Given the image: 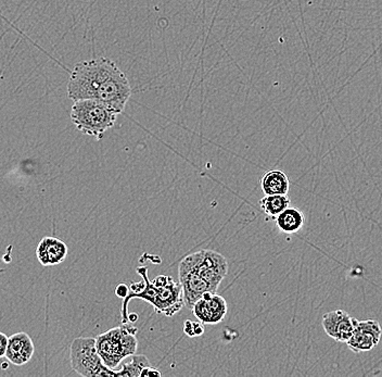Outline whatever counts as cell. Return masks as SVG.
Returning <instances> with one entry per match:
<instances>
[{"label":"cell","instance_id":"9","mask_svg":"<svg viewBox=\"0 0 382 377\" xmlns=\"http://www.w3.org/2000/svg\"><path fill=\"white\" fill-rule=\"evenodd\" d=\"M191 311L203 324H217L226 317L228 307L221 296L217 293H205L193 305Z\"/></svg>","mask_w":382,"mask_h":377},{"label":"cell","instance_id":"7","mask_svg":"<svg viewBox=\"0 0 382 377\" xmlns=\"http://www.w3.org/2000/svg\"><path fill=\"white\" fill-rule=\"evenodd\" d=\"M178 279L183 289L184 303L189 310L205 293H212L207 282L196 271L188 256L178 265Z\"/></svg>","mask_w":382,"mask_h":377},{"label":"cell","instance_id":"12","mask_svg":"<svg viewBox=\"0 0 382 377\" xmlns=\"http://www.w3.org/2000/svg\"><path fill=\"white\" fill-rule=\"evenodd\" d=\"M67 244L57 237H43L36 248V257L43 267L58 265L67 257Z\"/></svg>","mask_w":382,"mask_h":377},{"label":"cell","instance_id":"16","mask_svg":"<svg viewBox=\"0 0 382 377\" xmlns=\"http://www.w3.org/2000/svg\"><path fill=\"white\" fill-rule=\"evenodd\" d=\"M150 366L149 360L146 356H135L132 355V360L122 365L120 370L116 371V377H138L142 376V372L144 369Z\"/></svg>","mask_w":382,"mask_h":377},{"label":"cell","instance_id":"18","mask_svg":"<svg viewBox=\"0 0 382 377\" xmlns=\"http://www.w3.org/2000/svg\"><path fill=\"white\" fill-rule=\"evenodd\" d=\"M128 293H130V289L125 284H118V286H116V295L118 296V298H126Z\"/></svg>","mask_w":382,"mask_h":377},{"label":"cell","instance_id":"20","mask_svg":"<svg viewBox=\"0 0 382 377\" xmlns=\"http://www.w3.org/2000/svg\"><path fill=\"white\" fill-rule=\"evenodd\" d=\"M152 375H154V376H161V373H160L159 370L151 368V365L144 369L142 372V376H152Z\"/></svg>","mask_w":382,"mask_h":377},{"label":"cell","instance_id":"4","mask_svg":"<svg viewBox=\"0 0 382 377\" xmlns=\"http://www.w3.org/2000/svg\"><path fill=\"white\" fill-rule=\"evenodd\" d=\"M137 333V327H135L132 323L126 322L95 338L99 356L109 369L116 370L124 359L136 353Z\"/></svg>","mask_w":382,"mask_h":377},{"label":"cell","instance_id":"17","mask_svg":"<svg viewBox=\"0 0 382 377\" xmlns=\"http://www.w3.org/2000/svg\"><path fill=\"white\" fill-rule=\"evenodd\" d=\"M184 333L187 335L188 337H199L203 335L205 333V324L202 322H193L187 319L184 323Z\"/></svg>","mask_w":382,"mask_h":377},{"label":"cell","instance_id":"11","mask_svg":"<svg viewBox=\"0 0 382 377\" xmlns=\"http://www.w3.org/2000/svg\"><path fill=\"white\" fill-rule=\"evenodd\" d=\"M35 352V345L27 333H17L8 338L6 359L8 362L22 366L27 364L33 358Z\"/></svg>","mask_w":382,"mask_h":377},{"label":"cell","instance_id":"2","mask_svg":"<svg viewBox=\"0 0 382 377\" xmlns=\"http://www.w3.org/2000/svg\"><path fill=\"white\" fill-rule=\"evenodd\" d=\"M138 275L144 281V287L139 293H128V297L123 299L122 323L128 322V303L132 299L138 298L147 301L154 307L156 313L172 317L182 310L184 303L183 289L179 282L170 277L165 285H158L148 277V267H138Z\"/></svg>","mask_w":382,"mask_h":377},{"label":"cell","instance_id":"14","mask_svg":"<svg viewBox=\"0 0 382 377\" xmlns=\"http://www.w3.org/2000/svg\"><path fill=\"white\" fill-rule=\"evenodd\" d=\"M275 222L279 231L291 235L302 230L306 223V216L298 208L288 207L277 216Z\"/></svg>","mask_w":382,"mask_h":377},{"label":"cell","instance_id":"8","mask_svg":"<svg viewBox=\"0 0 382 377\" xmlns=\"http://www.w3.org/2000/svg\"><path fill=\"white\" fill-rule=\"evenodd\" d=\"M382 329L376 319L356 321L353 334L346 341V345L353 352L360 353L373 350L380 343Z\"/></svg>","mask_w":382,"mask_h":377},{"label":"cell","instance_id":"15","mask_svg":"<svg viewBox=\"0 0 382 377\" xmlns=\"http://www.w3.org/2000/svg\"><path fill=\"white\" fill-rule=\"evenodd\" d=\"M259 204L263 213L275 220L284 210L290 207L291 200L288 195H265Z\"/></svg>","mask_w":382,"mask_h":377},{"label":"cell","instance_id":"10","mask_svg":"<svg viewBox=\"0 0 382 377\" xmlns=\"http://www.w3.org/2000/svg\"><path fill=\"white\" fill-rule=\"evenodd\" d=\"M357 319L343 310H334L322 317V327L328 336L338 343H346L353 334Z\"/></svg>","mask_w":382,"mask_h":377},{"label":"cell","instance_id":"6","mask_svg":"<svg viewBox=\"0 0 382 377\" xmlns=\"http://www.w3.org/2000/svg\"><path fill=\"white\" fill-rule=\"evenodd\" d=\"M200 277L207 282L212 293H217L223 279L228 273L226 258L215 250H200L188 256Z\"/></svg>","mask_w":382,"mask_h":377},{"label":"cell","instance_id":"19","mask_svg":"<svg viewBox=\"0 0 382 377\" xmlns=\"http://www.w3.org/2000/svg\"><path fill=\"white\" fill-rule=\"evenodd\" d=\"M8 338H9V337H7V335L0 332V359L5 357L8 347Z\"/></svg>","mask_w":382,"mask_h":377},{"label":"cell","instance_id":"13","mask_svg":"<svg viewBox=\"0 0 382 377\" xmlns=\"http://www.w3.org/2000/svg\"><path fill=\"white\" fill-rule=\"evenodd\" d=\"M261 188L265 195H288L290 182L282 171H269L261 180Z\"/></svg>","mask_w":382,"mask_h":377},{"label":"cell","instance_id":"3","mask_svg":"<svg viewBox=\"0 0 382 377\" xmlns=\"http://www.w3.org/2000/svg\"><path fill=\"white\" fill-rule=\"evenodd\" d=\"M71 120L83 134L101 140L109 128H114L118 113L97 99L74 101Z\"/></svg>","mask_w":382,"mask_h":377},{"label":"cell","instance_id":"5","mask_svg":"<svg viewBox=\"0 0 382 377\" xmlns=\"http://www.w3.org/2000/svg\"><path fill=\"white\" fill-rule=\"evenodd\" d=\"M71 365L74 372L84 377H116V371L104 364L96 348V339L79 337L70 349Z\"/></svg>","mask_w":382,"mask_h":377},{"label":"cell","instance_id":"21","mask_svg":"<svg viewBox=\"0 0 382 377\" xmlns=\"http://www.w3.org/2000/svg\"><path fill=\"white\" fill-rule=\"evenodd\" d=\"M138 315L137 313H128V322L132 323L137 322Z\"/></svg>","mask_w":382,"mask_h":377},{"label":"cell","instance_id":"1","mask_svg":"<svg viewBox=\"0 0 382 377\" xmlns=\"http://www.w3.org/2000/svg\"><path fill=\"white\" fill-rule=\"evenodd\" d=\"M132 96V87L125 73L116 62L100 57L77 63L67 82V97L73 101L97 99L118 114Z\"/></svg>","mask_w":382,"mask_h":377}]
</instances>
